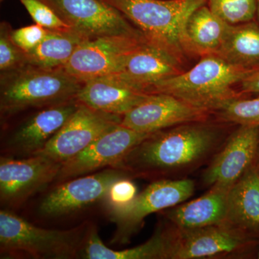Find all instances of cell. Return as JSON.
<instances>
[{
  "label": "cell",
  "instance_id": "obj_9",
  "mask_svg": "<svg viewBox=\"0 0 259 259\" xmlns=\"http://www.w3.org/2000/svg\"><path fill=\"white\" fill-rule=\"evenodd\" d=\"M61 20L88 40L109 35H144L105 0H41Z\"/></svg>",
  "mask_w": 259,
  "mask_h": 259
},
{
  "label": "cell",
  "instance_id": "obj_24",
  "mask_svg": "<svg viewBox=\"0 0 259 259\" xmlns=\"http://www.w3.org/2000/svg\"><path fill=\"white\" fill-rule=\"evenodd\" d=\"M86 40L72 28L49 30L45 39L34 50L27 53L29 64L42 69L64 68L78 47Z\"/></svg>",
  "mask_w": 259,
  "mask_h": 259
},
{
  "label": "cell",
  "instance_id": "obj_7",
  "mask_svg": "<svg viewBox=\"0 0 259 259\" xmlns=\"http://www.w3.org/2000/svg\"><path fill=\"white\" fill-rule=\"evenodd\" d=\"M194 191L195 182L189 178L153 181L130 203L110 209V219L116 226L112 243H129L147 216L185 202Z\"/></svg>",
  "mask_w": 259,
  "mask_h": 259
},
{
  "label": "cell",
  "instance_id": "obj_14",
  "mask_svg": "<svg viewBox=\"0 0 259 259\" xmlns=\"http://www.w3.org/2000/svg\"><path fill=\"white\" fill-rule=\"evenodd\" d=\"M62 163L34 155L24 159L1 157L0 199L9 207H18L46 186L55 181Z\"/></svg>",
  "mask_w": 259,
  "mask_h": 259
},
{
  "label": "cell",
  "instance_id": "obj_19",
  "mask_svg": "<svg viewBox=\"0 0 259 259\" xmlns=\"http://www.w3.org/2000/svg\"><path fill=\"white\" fill-rule=\"evenodd\" d=\"M223 223L259 241V172L254 166L229 190Z\"/></svg>",
  "mask_w": 259,
  "mask_h": 259
},
{
  "label": "cell",
  "instance_id": "obj_21",
  "mask_svg": "<svg viewBox=\"0 0 259 259\" xmlns=\"http://www.w3.org/2000/svg\"><path fill=\"white\" fill-rule=\"evenodd\" d=\"M231 25L209 10L207 4L192 13L186 25V38L195 59L217 54L228 35Z\"/></svg>",
  "mask_w": 259,
  "mask_h": 259
},
{
  "label": "cell",
  "instance_id": "obj_26",
  "mask_svg": "<svg viewBox=\"0 0 259 259\" xmlns=\"http://www.w3.org/2000/svg\"><path fill=\"white\" fill-rule=\"evenodd\" d=\"M209 10L230 25L255 20L258 0H206Z\"/></svg>",
  "mask_w": 259,
  "mask_h": 259
},
{
  "label": "cell",
  "instance_id": "obj_3",
  "mask_svg": "<svg viewBox=\"0 0 259 259\" xmlns=\"http://www.w3.org/2000/svg\"><path fill=\"white\" fill-rule=\"evenodd\" d=\"M120 10L148 41L161 47L184 67L194 60L187 38L186 25L206 0H105Z\"/></svg>",
  "mask_w": 259,
  "mask_h": 259
},
{
  "label": "cell",
  "instance_id": "obj_17",
  "mask_svg": "<svg viewBox=\"0 0 259 259\" xmlns=\"http://www.w3.org/2000/svg\"><path fill=\"white\" fill-rule=\"evenodd\" d=\"M185 70L183 65L167 51L147 40L133 53L122 71L115 75L147 93L153 85Z\"/></svg>",
  "mask_w": 259,
  "mask_h": 259
},
{
  "label": "cell",
  "instance_id": "obj_2",
  "mask_svg": "<svg viewBox=\"0 0 259 259\" xmlns=\"http://www.w3.org/2000/svg\"><path fill=\"white\" fill-rule=\"evenodd\" d=\"M250 71L215 54L204 56L190 69L153 85L147 93L172 95L212 114L226 102L243 97L238 87Z\"/></svg>",
  "mask_w": 259,
  "mask_h": 259
},
{
  "label": "cell",
  "instance_id": "obj_31",
  "mask_svg": "<svg viewBox=\"0 0 259 259\" xmlns=\"http://www.w3.org/2000/svg\"><path fill=\"white\" fill-rule=\"evenodd\" d=\"M238 90L243 97L259 95V67L251 70L243 78L238 87Z\"/></svg>",
  "mask_w": 259,
  "mask_h": 259
},
{
  "label": "cell",
  "instance_id": "obj_1",
  "mask_svg": "<svg viewBox=\"0 0 259 259\" xmlns=\"http://www.w3.org/2000/svg\"><path fill=\"white\" fill-rule=\"evenodd\" d=\"M236 125L211 117L153 133L114 168L131 178L181 180L205 167L226 144Z\"/></svg>",
  "mask_w": 259,
  "mask_h": 259
},
{
  "label": "cell",
  "instance_id": "obj_18",
  "mask_svg": "<svg viewBox=\"0 0 259 259\" xmlns=\"http://www.w3.org/2000/svg\"><path fill=\"white\" fill-rule=\"evenodd\" d=\"M149 95L114 74L84 81L76 100L94 110L123 116Z\"/></svg>",
  "mask_w": 259,
  "mask_h": 259
},
{
  "label": "cell",
  "instance_id": "obj_4",
  "mask_svg": "<svg viewBox=\"0 0 259 259\" xmlns=\"http://www.w3.org/2000/svg\"><path fill=\"white\" fill-rule=\"evenodd\" d=\"M83 83L64 68L42 69L30 64L0 74L1 118L75 100Z\"/></svg>",
  "mask_w": 259,
  "mask_h": 259
},
{
  "label": "cell",
  "instance_id": "obj_32",
  "mask_svg": "<svg viewBox=\"0 0 259 259\" xmlns=\"http://www.w3.org/2000/svg\"><path fill=\"white\" fill-rule=\"evenodd\" d=\"M253 166L255 167V169L259 172V143L258 147H257L256 153H255L254 163H253Z\"/></svg>",
  "mask_w": 259,
  "mask_h": 259
},
{
  "label": "cell",
  "instance_id": "obj_15",
  "mask_svg": "<svg viewBox=\"0 0 259 259\" xmlns=\"http://www.w3.org/2000/svg\"><path fill=\"white\" fill-rule=\"evenodd\" d=\"M212 114L167 94H150L147 99L122 117L121 125L144 134L174 126L205 120Z\"/></svg>",
  "mask_w": 259,
  "mask_h": 259
},
{
  "label": "cell",
  "instance_id": "obj_20",
  "mask_svg": "<svg viewBox=\"0 0 259 259\" xmlns=\"http://www.w3.org/2000/svg\"><path fill=\"white\" fill-rule=\"evenodd\" d=\"M230 190L211 187L202 197L165 209L162 214L167 223L180 230L222 224L226 221Z\"/></svg>",
  "mask_w": 259,
  "mask_h": 259
},
{
  "label": "cell",
  "instance_id": "obj_8",
  "mask_svg": "<svg viewBox=\"0 0 259 259\" xmlns=\"http://www.w3.org/2000/svg\"><path fill=\"white\" fill-rule=\"evenodd\" d=\"M146 40L145 35H125L84 40L74 51L64 69L82 82L119 74L130 56Z\"/></svg>",
  "mask_w": 259,
  "mask_h": 259
},
{
  "label": "cell",
  "instance_id": "obj_34",
  "mask_svg": "<svg viewBox=\"0 0 259 259\" xmlns=\"http://www.w3.org/2000/svg\"><path fill=\"white\" fill-rule=\"evenodd\" d=\"M256 258L259 259V248H258V253H257Z\"/></svg>",
  "mask_w": 259,
  "mask_h": 259
},
{
  "label": "cell",
  "instance_id": "obj_16",
  "mask_svg": "<svg viewBox=\"0 0 259 259\" xmlns=\"http://www.w3.org/2000/svg\"><path fill=\"white\" fill-rule=\"evenodd\" d=\"M76 99L33 112L13 127L8 135L7 146L18 156H31L45 147L66 124L79 107Z\"/></svg>",
  "mask_w": 259,
  "mask_h": 259
},
{
  "label": "cell",
  "instance_id": "obj_30",
  "mask_svg": "<svg viewBox=\"0 0 259 259\" xmlns=\"http://www.w3.org/2000/svg\"><path fill=\"white\" fill-rule=\"evenodd\" d=\"M131 178L117 181L112 186L106 200L110 209L122 207L130 203L138 195L137 187Z\"/></svg>",
  "mask_w": 259,
  "mask_h": 259
},
{
  "label": "cell",
  "instance_id": "obj_12",
  "mask_svg": "<svg viewBox=\"0 0 259 259\" xmlns=\"http://www.w3.org/2000/svg\"><path fill=\"white\" fill-rule=\"evenodd\" d=\"M124 178L131 177L119 168H107L94 175L61 182L44 197L39 210L42 215L50 218L76 212L106 199L113 184Z\"/></svg>",
  "mask_w": 259,
  "mask_h": 259
},
{
  "label": "cell",
  "instance_id": "obj_6",
  "mask_svg": "<svg viewBox=\"0 0 259 259\" xmlns=\"http://www.w3.org/2000/svg\"><path fill=\"white\" fill-rule=\"evenodd\" d=\"M167 243L166 259L256 258L259 241L225 223L180 230L163 223Z\"/></svg>",
  "mask_w": 259,
  "mask_h": 259
},
{
  "label": "cell",
  "instance_id": "obj_13",
  "mask_svg": "<svg viewBox=\"0 0 259 259\" xmlns=\"http://www.w3.org/2000/svg\"><path fill=\"white\" fill-rule=\"evenodd\" d=\"M151 134L137 132L120 123L63 163L55 181L60 184L102 168H114L132 148Z\"/></svg>",
  "mask_w": 259,
  "mask_h": 259
},
{
  "label": "cell",
  "instance_id": "obj_35",
  "mask_svg": "<svg viewBox=\"0 0 259 259\" xmlns=\"http://www.w3.org/2000/svg\"><path fill=\"white\" fill-rule=\"evenodd\" d=\"M2 2L4 1V0H1Z\"/></svg>",
  "mask_w": 259,
  "mask_h": 259
},
{
  "label": "cell",
  "instance_id": "obj_11",
  "mask_svg": "<svg viewBox=\"0 0 259 259\" xmlns=\"http://www.w3.org/2000/svg\"><path fill=\"white\" fill-rule=\"evenodd\" d=\"M258 143V126L237 125L201 174L202 187L230 190L253 166Z\"/></svg>",
  "mask_w": 259,
  "mask_h": 259
},
{
  "label": "cell",
  "instance_id": "obj_29",
  "mask_svg": "<svg viewBox=\"0 0 259 259\" xmlns=\"http://www.w3.org/2000/svg\"><path fill=\"white\" fill-rule=\"evenodd\" d=\"M49 30L37 25H29L12 30L11 37L15 44L25 53L35 49L47 36Z\"/></svg>",
  "mask_w": 259,
  "mask_h": 259
},
{
  "label": "cell",
  "instance_id": "obj_25",
  "mask_svg": "<svg viewBox=\"0 0 259 259\" xmlns=\"http://www.w3.org/2000/svg\"><path fill=\"white\" fill-rule=\"evenodd\" d=\"M212 116L227 123L259 127V95L230 100L214 110Z\"/></svg>",
  "mask_w": 259,
  "mask_h": 259
},
{
  "label": "cell",
  "instance_id": "obj_22",
  "mask_svg": "<svg viewBox=\"0 0 259 259\" xmlns=\"http://www.w3.org/2000/svg\"><path fill=\"white\" fill-rule=\"evenodd\" d=\"M80 256L87 259H166L167 243L163 223L142 244L121 250L108 248L100 239L95 226L90 227Z\"/></svg>",
  "mask_w": 259,
  "mask_h": 259
},
{
  "label": "cell",
  "instance_id": "obj_33",
  "mask_svg": "<svg viewBox=\"0 0 259 259\" xmlns=\"http://www.w3.org/2000/svg\"><path fill=\"white\" fill-rule=\"evenodd\" d=\"M255 20H256V21L259 24V0H258V5H257L256 18H255Z\"/></svg>",
  "mask_w": 259,
  "mask_h": 259
},
{
  "label": "cell",
  "instance_id": "obj_28",
  "mask_svg": "<svg viewBox=\"0 0 259 259\" xmlns=\"http://www.w3.org/2000/svg\"><path fill=\"white\" fill-rule=\"evenodd\" d=\"M33 21L48 30L71 28L64 23L55 11L41 0H20Z\"/></svg>",
  "mask_w": 259,
  "mask_h": 259
},
{
  "label": "cell",
  "instance_id": "obj_10",
  "mask_svg": "<svg viewBox=\"0 0 259 259\" xmlns=\"http://www.w3.org/2000/svg\"><path fill=\"white\" fill-rule=\"evenodd\" d=\"M123 116L106 113L80 103L59 132L36 155L63 163L69 161L97 139L120 125Z\"/></svg>",
  "mask_w": 259,
  "mask_h": 259
},
{
  "label": "cell",
  "instance_id": "obj_27",
  "mask_svg": "<svg viewBox=\"0 0 259 259\" xmlns=\"http://www.w3.org/2000/svg\"><path fill=\"white\" fill-rule=\"evenodd\" d=\"M11 25L0 24V74L12 72L29 65L27 53L15 44L11 37Z\"/></svg>",
  "mask_w": 259,
  "mask_h": 259
},
{
  "label": "cell",
  "instance_id": "obj_23",
  "mask_svg": "<svg viewBox=\"0 0 259 259\" xmlns=\"http://www.w3.org/2000/svg\"><path fill=\"white\" fill-rule=\"evenodd\" d=\"M216 55L244 69L259 67V24L256 20L231 25Z\"/></svg>",
  "mask_w": 259,
  "mask_h": 259
},
{
  "label": "cell",
  "instance_id": "obj_5",
  "mask_svg": "<svg viewBox=\"0 0 259 259\" xmlns=\"http://www.w3.org/2000/svg\"><path fill=\"white\" fill-rule=\"evenodd\" d=\"M90 226V223H85L66 231L44 229L13 213L1 210V254L30 255L35 258H78Z\"/></svg>",
  "mask_w": 259,
  "mask_h": 259
}]
</instances>
